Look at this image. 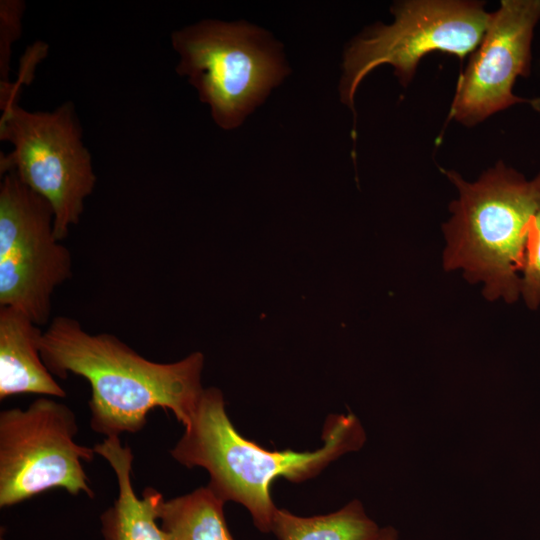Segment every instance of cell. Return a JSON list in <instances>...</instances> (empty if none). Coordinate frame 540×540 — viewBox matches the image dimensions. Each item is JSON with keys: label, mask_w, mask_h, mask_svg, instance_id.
Here are the masks:
<instances>
[{"label": "cell", "mask_w": 540, "mask_h": 540, "mask_svg": "<svg viewBox=\"0 0 540 540\" xmlns=\"http://www.w3.org/2000/svg\"><path fill=\"white\" fill-rule=\"evenodd\" d=\"M39 350L52 375L65 379L74 374L89 382L90 427L106 437L142 430L155 408L172 411L185 428L204 391L203 353L154 362L111 333L90 334L69 316L52 319Z\"/></svg>", "instance_id": "6da1fadb"}, {"label": "cell", "mask_w": 540, "mask_h": 540, "mask_svg": "<svg viewBox=\"0 0 540 540\" xmlns=\"http://www.w3.org/2000/svg\"><path fill=\"white\" fill-rule=\"evenodd\" d=\"M366 438L355 414H330L318 449L268 450L238 432L227 414L222 391L209 387L170 454L187 468L206 469L208 486L216 495L225 503L241 504L255 527L269 533L277 509L271 496L274 480L283 477L301 483L312 479L343 455L360 450Z\"/></svg>", "instance_id": "7a4b0ae2"}, {"label": "cell", "mask_w": 540, "mask_h": 540, "mask_svg": "<svg viewBox=\"0 0 540 540\" xmlns=\"http://www.w3.org/2000/svg\"><path fill=\"white\" fill-rule=\"evenodd\" d=\"M457 187L444 224L445 270H461L483 285L489 300L520 297L521 272L530 219L540 211V173L532 179L498 163L474 182L444 171Z\"/></svg>", "instance_id": "3957f363"}, {"label": "cell", "mask_w": 540, "mask_h": 540, "mask_svg": "<svg viewBox=\"0 0 540 540\" xmlns=\"http://www.w3.org/2000/svg\"><path fill=\"white\" fill-rule=\"evenodd\" d=\"M179 55L176 71L186 76L215 123L233 129L288 74L281 45L247 22L202 20L171 35Z\"/></svg>", "instance_id": "277c9868"}, {"label": "cell", "mask_w": 540, "mask_h": 540, "mask_svg": "<svg viewBox=\"0 0 540 540\" xmlns=\"http://www.w3.org/2000/svg\"><path fill=\"white\" fill-rule=\"evenodd\" d=\"M1 110L0 139L9 142L12 151L1 154L0 173L14 172L49 202L55 235L62 241L79 223L96 184L76 109L67 101L51 112H31L13 101Z\"/></svg>", "instance_id": "5b68a950"}, {"label": "cell", "mask_w": 540, "mask_h": 540, "mask_svg": "<svg viewBox=\"0 0 540 540\" xmlns=\"http://www.w3.org/2000/svg\"><path fill=\"white\" fill-rule=\"evenodd\" d=\"M391 25L376 24L356 37L344 53L340 95L354 111L361 80L381 64L394 67L402 85L415 74L421 58L444 52L464 58L480 44L490 14L483 4L457 0L401 1L391 8Z\"/></svg>", "instance_id": "8992f818"}, {"label": "cell", "mask_w": 540, "mask_h": 540, "mask_svg": "<svg viewBox=\"0 0 540 540\" xmlns=\"http://www.w3.org/2000/svg\"><path fill=\"white\" fill-rule=\"evenodd\" d=\"M77 432L74 412L51 397L1 411L0 507L53 488L93 498L82 461L93 460L96 452L75 442Z\"/></svg>", "instance_id": "52a82bcc"}, {"label": "cell", "mask_w": 540, "mask_h": 540, "mask_svg": "<svg viewBox=\"0 0 540 540\" xmlns=\"http://www.w3.org/2000/svg\"><path fill=\"white\" fill-rule=\"evenodd\" d=\"M1 177L0 307L46 325L56 288L72 276L71 253L56 238L49 202L14 172Z\"/></svg>", "instance_id": "ba28073f"}, {"label": "cell", "mask_w": 540, "mask_h": 540, "mask_svg": "<svg viewBox=\"0 0 540 540\" xmlns=\"http://www.w3.org/2000/svg\"><path fill=\"white\" fill-rule=\"evenodd\" d=\"M540 19V0H503L490 14L485 34L459 77L450 117L475 125L516 103L540 108V100L513 94L518 76H528L531 41Z\"/></svg>", "instance_id": "9c48e42d"}, {"label": "cell", "mask_w": 540, "mask_h": 540, "mask_svg": "<svg viewBox=\"0 0 540 540\" xmlns=\"http://www.w3.org/2000/svg\"><path fill=\"white\" fill-rule=\"evenodd\" d=\"M113 469L118 485V496L113 505L100 516L101 533L105 540H167L158 525V506L163 496L147 487L142 497L134 490L132 468L134 455L120 437H106L94 445Z\"/></svg>", "instance_id": "30bf717a"}, {"label": "cell", "mask_w": 540, "mask_h": 540, "mask_svg": "<svg viewBox=\"0 0 540 540\" xmlns=\"http://www.w3.org/2000/svg\"><path fill=\"white\" fill-rule=\"evenodd\" d=\"M43 332L24 313L0 307V399L17 394L62 398L65 390L44 364L39 341Z\"/></svg>", "instance_id": "8fae6325"}, {"label": "cell", "mask_w": 540, "mask_h": 540, "mask_svg": "<svg viewBox=\"0 0 540 540\" xmlns=\"http://www.w3.org/2000/svg\"><path fill=\"white\" fill-rule=\"evenodd\" d=\"M225 502L207 485L162 499L158 520L167 540H234L224 516Z\"/></svg>", "instance_id": "7c38bea8"}, {"label": "cell", "mask_w": 540, "mask_h": 540, "mask_svg": "<svg viewBox=\"0 0 540 540\" xmlns=\"http://www.w3.org/2000/svg\"><path fill=\"white\" fill-rule=\"evenodd\" d=\"M381 528L354 499L334 512L310 517L277 508L271 532L279 540H376Z\"/></svg>", "instance_id": "4fadbf2b"}, {"label": "cell", "mask_w": 540, "mask_h": 540, "mask_svg": "<svg viewBox=\"0 0 540 540\" xmlns=\"http://www.w3.org/2000/svg\"><path fill=\"white\" fill-rule=\"evenodd\" d=\"M25 7L22 0L0 1V103L6 101L11 94L12 83L9 80L11 48L21 37Z\"/></svg>", "instance_id": "5bb4252c"}, {"label": "cell", "mask_w": 540, "mask_h": 540, "mask_svg": "<svg viewBox=\"0 0 540 540\" xmlns=\"http://www.w3.org/2000/svg\"><path fill=\"white\" fill-rule=\"evenodd\" d=\"M520 297L529 309L540 307V211L527 225Z\"/></svg>", "instance_id": "9a60e30c"}, {"label": "cell", "mask_w": 540, "mask_h": 540, "mask_svg": "<svg viewBox=\"0 0 540 540\" xmlns=\"http://www.w3.org/2000/svg\"><path fill=\"white\" fill-rule=\"evenodd\" d=\"M376 540H399V535L394 527L385 526L381 528L379 536Z\"/></svg>", "instance_id": "2e32d148"}]
</instances>
